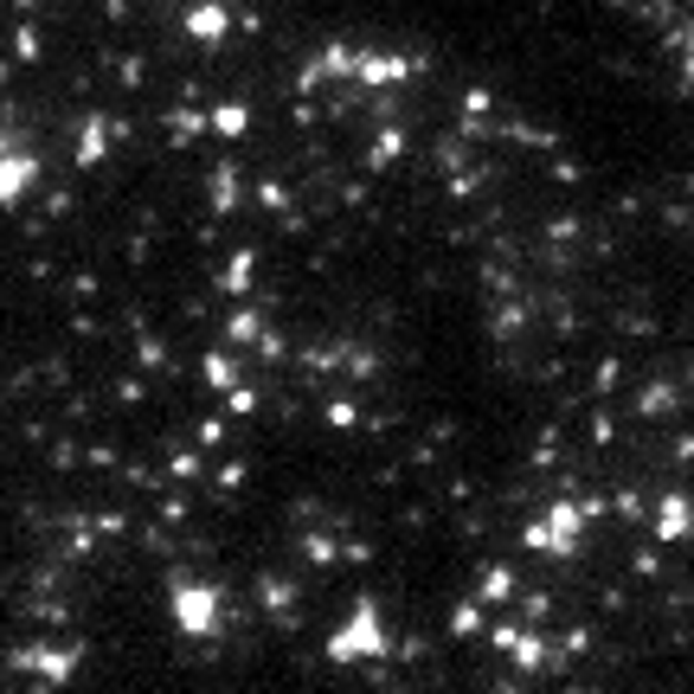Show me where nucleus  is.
Returning <instances> with one entry per match:
<instances>
[{"label": "nucleus", "mask_w": 694, "mask_h": 694, "mask_svg": "<svg viewBox=\"0 0 694 694\" xmlns=\"http://www.w3.org/2000/svg\"><path fill=\"white\" fill-rule=\"evenodd\" d=\"M168 604H174V624H181L187 636H212L219 624H225V599H219V585H200V579H174Z\"/></svg>", "instance_id": "nucleus-2"}, {"label": "nucleus", "mask_w": 694, "mask_h": 694, "mask_svg": "<svg viewBox=\"0 0 694 694\" xmlns=\"http://www.w3.org/2000/svg\"><path fill=\"white\" fill-rule=\"evenodd\" d=\"M39 154H32V142H20V135H7L0 142V207H27V193L39 187Z\"/></svg>", "instance_id": "nucleus-3"}, {"label": "nucleus", "mask_w": 694, "mask_h": 694, "mask_svg": "<svg viewBox=\"0 0 694 694\" xmlns=\"http://www.w3.org/2000/svg\"><path fill=\"white\" fill-rule=\"evenodd\" d=\"M225 27H232L225 0H200V7L187 13V39H193V46H219V39H225Z\"/></svg>", "instance_id": "nucleus-6"}, {"label": "nucleus", "mask_w": 694, "mask_h": 694, "mask_svg": "<svg viewBox=\"0 0 694 694\" xmlns=\"http://www.w3.org/2000/svg\"><path fill=\"white\" fill-rule=\"evenodd\" d=\"M244 283H251V251H239L232 271H225V290H244Z\"/></svg>", "instance_id": "nucleus-14"}, {"label": "nucleus", "mask_w": 694, "mask_h": 694, "mask_svg": "<svg viewBox=\"0 0 694 694\" xmlns=\"http://www.w3.org/2000/svg\"><path fill=\"white\" fill-rule=\"evenodd\" d=\"M688 84H694V59H688Z\"/></svg>", "instance_id": "nucleus-17"}, {"label": "nucleus", "mask_w": 694, "mask_h": 694, "mask_svg": "<svg viewBox=\"0 0 694 694\" xmlns=\"http://www.w3.org/2000/svg\"><path fill=\"white\" fill-rule=\"evenodd\" d=\"M103 154H110V117H91V122H84V135H78V161L97 168Z\"/></svg>", "instance_id": "nucleus-10"}, {"label": "nucleus", "mask_w": 694, "mask_h": 694, "mask_svg": "<svg viewBox=\"0 0 694 694\" xmlns=\"http://www.w3.org/2000/svg\"><path fill=\"white\" fill-rule=\"evenodd\" d=\"M212 200H219V207H232V200H239V181H232V168H219V174H212Z\"/></svg>", "instance_id": "nucleus-13"}, {"label": "nucleus", "mask_w": 694, "mask_h": 694, "mask_svg": "<svg viewBox=\"0 0 694 694\" xmlns=\"http://www.w3.org/2000/svg\"><path fill=\"white\" fill-rule=\"evenodd\" d=\"M244 122H251L244 103H219V110H212V129H219V135H244Z\"/></svg>", "instance_id": "nucleus-12"}, {"label": "nucleus", "mask_w": 694, "mask_h": 694, "mask_svg": "<svg viewBox=\"0 0 694 694\" xmlns=\"http://www.w3.org/2000/svg\"><path fill=\"white\" fill-rule=\"evenodd\" d=\"M509 585H514V579L502 573V566H495V573L483 579V599H509Z\"/></svg>", "instance_id": "nucleus-16"}, {"label": "nucleus", "mask_w": 694, "mask_h": 694, "mask_svg": "<svg viewBox=\"0 0 694 694\" xmlns=\"http://www.w3.org/2000/svg\"><path fill=\"white\" fill-rule=\"evenodd\" d=\"M380 656H386V624L373 604H354L348 624L329 636V663H380Z\"/></svg>", "instance_id": "nucleus-1"}, {"label": "nucleus", "mask_w": 694, "mask_h": 694, "mask_svg": "<svg viewBox=\"0 0 694 694\" xmlns=\"http://www.w3.org/2000/svg\"><path fill=\"white\" fill-rule=\"evenodd\" d=\"M412 71H419V59H399V52H354L348 59V78H361V84H399Z\"/></svg>", "instance_id": "nucleus-5"}, {"label": "nucleus", "mask_w": 694, "mask_h": 694, "mask_svg": "<svg viewBox=\"0 0 694 694\" xmlns=\"http://www.w3.org/2000/svg\"><path fill=\"white\" fill-rule=\"evenodd\" d=\"M656 534H663V541H688V534H694V509H688V495H668L663 509H656Z\"/></svg>", "instance_id": "nucleus-7"}, {"label": "nucleus", "mask_w": 694, "mask_h": 694, "mask_svg": "<svg viewBox=\"0 0 694 694\" xmlns=\"http://www.w3.org/2000/svg\"><path fill=\"white\" fill-rule=\"evenodd\" d=\"M20 668H39V675H71L78 668V650H20Z\"/></svg>", "instance_id": "nucleus-9"}, {"label": "nucleus", "mask_w": 694, "mask_h": 694, "mask_svg": "<svg viewBox=\"0 0 694 694\" xmlns=\"http://www.w3.org/2000/svg\"><path fill=\"white\" fill-rule=\"evenodd\" d=\"M579 527H585V509L560 502L546 521H534V527H527V546H534V553H560V560H566V553H573V541H579Z\"/></svg>", "instance_id": "nucleus-4"}, {"label": "nucleus", "mask_w": 694, "mask_h": 694, "mask_svg": "<svg viewBox=\"0 0 694 694\" xmlns=\"http://www.w3.org/2000/svg\"><path fill=\"white\" fill-rule=\"evenodd\" d=\"M495 643H502V650H509V656H514V663H521V668H541V663H546L541 636H521V631H514V624H502V631H495Z\"/></svg>", "instance_id": "nucleus-8"}, {"label": "nucleus", "mask_w": 694, "mask_h": 694, "mask_svg": "<svg viewBox=\"0 0 694 694\" xmlns=\"http://www.w3.org/2000/svg\"><path fill=\"white\" fill-rule=\"evenodd\" d=\"M207 386L232 393V386H239V361H232V354H207Z\"/></svg>", "instance_id": "nucleus-11"}, {"label": "nucleus", "mask_w": 694, "mask_h": 694, "mask_svg": "<svg viewBox=\"0 0 694 694\" xmlns=\"http://www.w3.org/2000/svg\"><path fill=\"white\" fill-rule=\"evenodd\" d=\"M451 624H456V636H470L476 624H483V611H476V604H456V617H451Z\"/></svg>", "instance_id": "nucleus-15"}]
</instances>
